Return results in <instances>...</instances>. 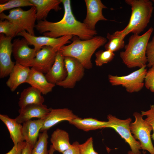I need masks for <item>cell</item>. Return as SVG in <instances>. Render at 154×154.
Instances as JSON below:
<instances>
[{
  "instance_id": "cell-35",
  "label": "cell",
  "mask_w": 154,
  "mask_h": 154,
  "mask_svg": "<svg viewBox=\"0 0 154 154\" xmlns=\"http://www.w3.org/2000/svg\"><path fill=\"white\" fill-rule=\"evenodd\" d=\"M27 144L26 142L23 141L16 145H14L12 149L5 154H21Z\"/></svg>"
},
{
  "instance_id": "cell-31",
  "label": "cell",
  "mask_w": 154,
  "mask_h": 154,
  "mask_svg": "<svg viewBox=\"0 0 154 154\" xmlns=\"http://www.w3.org/2000/svg\"><path fill=\"white\" fill-rule=\"evenodd\" d=\"M146 54L148 63L147 66L150 68L154 66V36L147 44Z\"/></svg>"
},
{
  "instance_id": "cell-11",
  "label": "cell",
  "mask_w": 154,
  "mask_h": 154,
  "mask_svg": "<svg viewBox=\"0 0 154 154\" xmlns=\"http://www.w3.org/2000/svg\"><path fill=\"white\" fill-rule=\"evenodd\" d=\"M12 53L15 62L26 67H31L37 52L34 48H30L25 38L15 39L12 43Z\"/></svg>"
},
{
  "instance_id": "cell-13",
  "label": "cell",
  "mask_w": 154,
  "mask_h": 154,
  "mask_svg": "<svg viewBox=\"0 0 154 154\" xmlns=\"http://www.w3.org/2000/svg\"><path fill=\"white\" fill-rule=\"evenodd\" d=\"M60 49L50 46H44L38 52L31 66L35 69L46 74L53 65L57 53Z\"/></svg>"
},
{
  "instance_id": "cell-17",
  "label": "cell",
  "mask_w": 154,
  "mask_h": 154,
  "mask_svg": "<svg viewBox=\"0 0 154 154\" xmlns=\"http://www.w3.org/2000/svg\"><path fill=\"white\" fill-rule=\"evenodd\" d=\"M45 76L48 82L55 85L64 80L67 77L64 56L59 50L57 53L53 65Z\"/></svg>"
},
{
  "instance_id": "cell-33",
  "label": "cell",
  "mask_w": 154,
  "mask_h": 154,
  "mask_svg": "<svg viewBox=\"0 0 154 154\" xmlns=\"http://www.w3.org/2000/svg\"><path fill=\"white\" fill-rule=\"evenodd\" d=\"M79 147L81 154H98L94 149L93 139L92 137L84 143L80 144Z\"/></svg>"
},
{
  "instance_id": "cell-30",
  "label": "cell",
  "mask_w": 154,
  "mask_h": 154,
  "mask_svg": "<svg viewBox=\"0 0 154 154\" xmlns=\"http://www.w3.org/2000/svg\"><path fill=\"white\" fill-rule=\"evenodd\" d=\"M95 62L97 66H101L111 61L115 56L114 52L110 50H100L95 53Z\"/></svg>"
},
{
  "instance_id": "cell-4",
  "label": "cell",
  "mask_w": 154,
  "mask_h": 154,
  "mask_svg": "<svg viewBox=\"0 0 154 154\" xmlns=\"http://www.w3.org/2000/svg\"><path fill=\"white\" fill-rule=\"evenodd\" d=\"M131 7V13L128 24L120 33L125 36L130 33L139 35L149 23L153 9L149 0H125Z\"/></svg>"
},
{
  "instance_id": "cell-40",
  "label": "cell",
  "mask_w": 154,
  "mask_h": 154,
  "mask_svg": "<svg viewBox=\"0 0 154 154\" xmlns=\"http://www.w3.org/2000/svg\"><path fill=\"white\" fill-rule=\"evenodd\" d=\"M152 2H153L154 3V0H153L152 1Z\"/></svg>"
},
{
  "instance_id": "cell-23",
  "label": "cell",
  "mask_w": 154,
  "mask_h": 154,
  "mask_svg": "<svg viewBox=\"0 0 154 154\" xmlns=\"http://www.w3.org/2000/svg\"><path fill=\"white\" fill-rule=\"evenodd\" d=\"M0 119L7 128L14 145L24 141L22 134L23 125L17 122L15 119L10 118L6 115L0 114Z\"/></svg>"
},
{
  "instance_id": "cell-8",
  "label": "cell",
  "mask_w": 154,
  "mask_h": 154,
  "mask_svg": "<svg viewBox=\"0 0 154 154\" xmlns=\"http://www.w3.org/2000/svg\"><path fill=\"white\" fill-rule=\"evenodd\" d=\"M108 123L106 128L114 129L129 145L131 154H141V149L139 142L134 137L130 129L132 119L128 118L125 119H120L111 114L108 115Z\"/></svg>"
},
{
  "instance_id": "cell-3",
  "label": "cell",
  "mask_w": 154,
  "mask_h": 154,
  "mask_svg": "<svg viewBox=\"0 0 154 154\" xmlns=\"http://www.w3.org/2000/svg\"><path fill=\"white\" fill-rule=\"evenodd\" d=\"M153 31L150 28L143 34H133L129 38L125 50L120 53L123 62L129 68H139L147 65L146 50L149 38Z\"/></svg>"
},
{
  "instance_id": "cell-27",
  "label": "cell",
  "mask_w": 154,
  "mask_h": 154,
  "mask_svg": "<svg viewBox=\"0 0 154 154\" xmlns=\"http://www.w3.org/2000/svg\"><path fill=\"white\" fill-rule=\"evenodd\" d=\"M48 137L47 130L40 133L38 140L33 147L31 154H48L47 149Z\"/></svg>"
},
{
  "instance_id": "cell-21",
  "label": "cell",
  "mask_w": 154,
  "mask_h": 154,
  "mask_svg": "<svg viewBox=\"0 0 154 154\" xmlns=\"http://www.w3.org/2000/svg\"><path fill=\"white\" fill-rule=\"evenodd\" d=\"M35 7L37 10V20L43 21L46 19L50 11H58L62 9L60 5L61 0H30Z\"/></svg>"
},
{
  "instance_id": "cell-2",
  "label": "cell",
  "mask_w": 154,
  "mask_h": 154,
  "mask_svg": "<svg viewBox=\"0 0 154 154\" xmlns=\"http://www.w3.org/2000/svg\"><path fill=\"white\" fill-rule=\"evenodd\" d=\"M71 40L72 42L70 44L60 48V52L64 57L70 56L77 59L87 69L92 67L91 59L93 54L107 41L106 38L97 35L87 40H81L77 36H74Z\"/></svg>"
},
{
  "instance_id": "cell-25",
  "label": "cell",
  "mask_w": 154,
  "mask_h": 154,
  "mask_svg": "<svg viewBox=\"0 0 154 154\" xmlns=\"http://www.w3.org/2000/svg\"><path fill=\"white\" fill-rule=\"evenodd\" d=\"M68 122L78 128L85 131L106 128L108 123V121H100L91 117L82 119L78 117Z\"/></svg>"
},
{
  "instance_id": "cell-36",
  "label": "cell",
  "mask_w": 154,
  "mask_h": 154,
  "mask_svg": "<svg viewBox=\"0 0 154 154\" xmlns=\"http://www.w3.org/2000/svg\"><path fill=\"white\" fill-rule=\"evenodd\" d=\"M79 145L80 144L77 141L73 142L69 148L62 153V154H81Z\"/></svg>"
},
{
  "instance_id": "cell-22",
  "label": "cell",
  "mask_w": 154,
  "mask_h": 154,
  "mask_svg": "<svg viewBox=\"0 0 154 154\" xmlns=\"http://www.w3.org/2000/svg\"><path fill=\"white\" fill-rule=\"evenodd\" d=\"M41 93L35 88L30 86L24 89L21 92L18 105L20 108L32 104H43L44 99Z\"/></svg>"
},
{
  "instance_id": "cell-5",
  "label": "cell",
  "mask_w": 154,
  "mask_h": 154,
  "mask_svg": "<svg viewBox=\"0 0 154 154\" xmlns=\"http://www.w3.org/2000/svg\"><path fill=\"white\" fill-rule=\"evenodd\" d=\"M36 13L35 6L31 7L26 11L18 8L11 10L8 15L3 13H0V18L1 20L6 19L13 23L18 28L19 33L25 31L29 34L35 36Z\"/></svg>"
},
{
  "instance_id": "cell-20",
  "label": "cell",
  "mask_w": 154,
  "mask_h": 154,
  "mask_svg": "<svg viewBox=\"0 0 154 154\" xmlns=\"http://www.w3.org/2000/svg\"><path fill=\"white\" fill-rule=\"evenodd\" d=\"M44 119L28 120L23 123L22 134L24 141L33 147L37 141Z\"/></svg>"
},
{
  "instance_id": "cell-34",
  "label": "cell",
  "mask_w": 154,
  "mask_h": 154,
  "mask_svg": "<svg viewBox=\"0 0 154 154\" xmlns=\"http://www.w3.org/2000/svg\"><path fill=\"white\" fill-rule=\"evenodd\" d=\"M141 114L143 116L146 117L145 120L152 128L153 133L151 135V137L154 141V105H150L149 110L141 111Z\"/></svg>"
},
{
  "instance_id": "cell-32",
  "label": "cell",
  "mask_w": 154,
  "mask_h": 154,
  "mask_svg": "<svg viewBox=\"0 0 154 154\" xmlns=\"http://www.w3.org/2000/svg\"><path fill=\"white\" fill-rule=\"evenodd\" d=\"M144 86L147 89L154 93V66L147 71L144 80Z\"/></svg>"
},
{
  "instance_id": "cell-7",
  "label": "cell",
  "mask_w": 154,
  "mask_h": 154,
  "mask_svg": "<svg viewBox=\"0 0 154 154\" xmlns=\"http://www.w3.org/2000/svg\"><path fill=\"white\" fill-rule=\"evenodd\" d=\"M133 116L135 118L131 123L130 129L134 138L138 140L141 149L146 150L150 154H154V147L151 140V127L143 119L141 114L135 112Z\"/></svg>"
},
{
  "instance_id": "cell-9",
  "label": "cell",
  "mask_w": 154,
  "mask_h": 154,
  "mask_svg": "<svg viewBox=\"0 0 154 154\" xmlns=\"http://www.w3.org/2000/svg\"><path fill=\"white\" fill-rule=\"evenodd\" d=\"M17 36L22 37L28 41L29 45H33L37 53L44 46H50L60 49L62 46L70 43V40L74 37L66 35L57 38L45 36H36L31 35L25 31L20 32Z\"/></svg>"
},
{
  "instance_id": "cell-39",
  "label": "cell",
  "mask_w": 154,
  "mask_h": 154,
  "mask_svg": "<svg viewBox=\"0 0 154 154\" xmlns=\"http://www.w3.org/2000/svg\"><path fill=\"white\" fill-rule=\"evenodd\" d=\"M127 154H131L129 151L128 152Z\"/></svg>"
},
{
  "instance_id": "cell-28",
  "label": "cell",
  "mask_w": 154,
  "mask_h": 154,
  "mask_svg": "<svg viewBox=\"0 0 154 154\" xmlns=\"http://www.w3.org/2000/svg\"><path fill=\"white\" fill-rule=\"evenodd\" d=\"M19 33L18 28L13 23L6 19L0 20V34L13 38L17 36Z\"/></svg>"
},
{
  "instance_id": "cell-18",
  "label": "cell",
  "mask_w": 154,
  "mask_h": 154,
  "mask_svg": "<svg viewBox=\"0 0 154 154\" xmlns=\"http://www.w3.org/2000/svg\"><path fill=\"white\" fill-rule=\"evenodd\" d=\"M26 83L38 90L43 95L52 92L55 86L48 82L43 73L33 67L31 68Z\"/></svg>"
},
{
  "instance_id": "cell-15",
  "label": "cell",
  "mask_w": 154,
  "mask_h": 154,
  "mask_svg": "<svg viewBox=\"0 0 154 154\" xmlns=\"http://www.w3.org/2000/svg\"><path fill=\"white\" fill-rule=\"evenodd\" d=\"M79 117L71 110L67 108L52 109L44 119L40 132L47 130L59 122L64 121L68 122Z\"/></svg>"
},
{
  "instance_id": "cell-16",
  "label": "cell",
  "mask_w": 154,
  "mask_h": 154,
  "mask_svg": "<svg viewBox=\"0 0 154 154\" xmlns=\"http://www.w3.org/2000/svg\"><path fill=\"white\" fill-rule=\"evenodd\" d=\"M50 108L46 105L32 104L28 105L19 110V115L15 119L18 123L21 124L33 118L44 119L49 113Z\"/></svg>"
},
{
  "instance_id": "cell-38",
  "label": "cell",
  "mask_w": 154,
  "mask_h": 154,
  "mask_svg": "<svg viewBox=\"0 0 154 154\" xmlns=\"http://www.w3.org/2000/svg\"><path fill=\"white\" fill-rule=\"evenodd\" d=\"M55 151V150L53 148L52 145H51L49 149L48 150V154H53Z\"/></svg>"
},
{
  "instance_id": "cell-26",
  "label": "cell",
  "mask_w": 154,
  "mask_h": 154,
  "mask_svg": "<svg viewBox=\"0 0 154 154\" xmlns=\"http://www.w3.org/2000/svg\"><path fill=\"white\" fill-rule=\"evenodd\" d=\"M125 37L118 31L112 34L107 33L106 38L108 41L105 44V50L114 52L123 48L125 46L124 41Z\"/></svg>"
},
{
  "instance_id": "cell-37",
  "label": "cell",
  "mask_w": 154,
  "mask_h": 154,
  "mask_svg": "<svg viewBox=\"0 0 154 154\" xmlns=\"http://www.w3.org/2000/svg\"><path fill=\"white\" fill-rule=\"evenodd\" d=\"M33 146L27 143V144L23 149L21 154H31Z\"/></svg>"
},
{
  "instance_id": "cell-24",
  "label": "cell",
  "mask_w": 154,
  "mask_h": 154,
  "mask_svg": "<svg viewBox=\"0 0 154 154\" xmlns=\"http://www.w3.org/2000/svg\"><path fill=\"white\" fill-rule=\"evenodd\" d=\"M52 146L55 151L62 153L71 146L69 142V134L66 131L57 128L51 135Z\"/></svg>"
},
{
  "instance_id": "cell-29",
  "label": "cell",
  "mask_w": 154,
  "mask_h": 154,
  "mask_svg": "<svg viewBox=\"0 0 154 154\" xmlns=\"http://www.w3.org/2000/svg\"><path fill=\"white\" fill-rule=\"evenodd\" d=\"M34 6L30 0H10L6 2L0 4V13L5 11L21 7Z\"/></svg>"
},
{
  "instance_id": "cell-1",
  "label": "cell",
  "mask_w": 154,
  "mask_h": 154,
  "mask_svg": "<svg viewBox=\"0 0 154 154\" xmlns=\"http://www.w3.org/2000/svg\"><path fill=\"white\" fill-rule=\"evenodd\" d=\"M64 9L62 19L56 22L45 20L38 21L36 30L44 36L57 38L66 35L76 36L80 39H90L97 34L96 30L90 29L83 22L77 20L74 16L70 0H61Z\"/></svg>"
},
{
  "instance_id": "cell-6",
  "label": "cell",
  "mask_w": 154,
  "mask_h": 154,
  "mask_svg": "<svg viewBox=\"0 0 154 154\" xmlns=\"http://www.w3.org/2000/svg\"><path fill=\"white\" fill-rule=\"evenodd\" d=\"M146 66H144L124 76H118L109 74V82L112 86L121 85L129 93L138 92L144 86V80L147 71Z\"/></svg>"
},
{
  "instance_id": "cell-19",
  "label": "cell",
  "mask_w": 154,
  "mask_h": 154,
  "mask_svg": "<svg viewBox=\"0 0 154 154\" xmlns=\"http://www.w3.org/2000/svg\"><path fill=\"white\" fill-rule=\"evenodd\" d=\"M15 62L6 82L7 86L12 92L15 91L20 84L26 83L31 68Z\"/></svg>"
},
{
  "instance_id": "cell-10",
  "label": "cell",
  "mask_w": 154,
  "mask_h": 154,
  "mask_svg": "<svg viewBox=\"0 0 154 154\" xmlns=\"http://www.w3.org/2000/svg\"><path fill=\"white\" fill-rule=\"evenodd\" d=\"M64 61L67 76L64 80L56 85L65 88H72L83 77L85 68L80 62L74 58L65 56Z\"/></svg>"
},
{
  "instance_id": "cell-14",
  "label": "cell",
  "mask_w": 154,
  "mask_h": 154,
  "mask_svg": "<svg viewBox=\"0 0 154 154\" xmlns=\"http://www.w3.org/2000/svg\"><path fill=\"white\" fill-rule=\"evenodd\" d=\"M87 13L83 23L88 28L96 30V25L100 21L108 20L103 15L102 10L107 7L100 0H85Z\"/></svg>"
},
{
  "instance_id": "cell-12",
  "label": "cell",
  "mask_w": 154,
  "mask_h": 154,
  "mask_svg": "<svg viewBox=\"0 0 154 154\" xmlns=\"http://www.w3.org/2000/svg\"><path fill=\"white\" fill-rule=\"evenodd\" d=\"M13 38L0 34V78H3L9 75L15 62L12 61Z\"/></svg>"
}]
</instances>
